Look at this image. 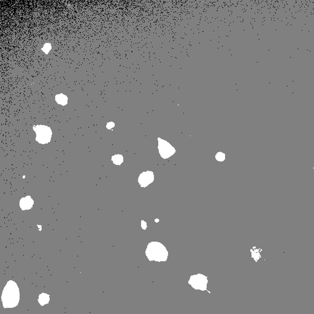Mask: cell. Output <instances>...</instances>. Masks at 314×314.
<instances>
[{"instance_id": "1", "label": "cell", "mask_w": 314, "mask_h": 314, "mask_svg": "<svg viewBox=\"0 0 314 314\" xmlns=\"http://www.w3.org/2000/svg\"><path fill=\"white\" fill-rule=\"evenodd\" d=\"M2 301L5 309H11L17 307L20 301V290L17 283L12 280L9 281L3 288Z\"/></svg>"}, {"instance_id": "2", "label": "cell", "mask_w": 314, "mask_h": 314, "mask_svg": "<svg viewBox=\"0 0 314 314\" xmlns=\"http://www.w3.org/2000/svg\"><path fill=\"white\" fill-rule=\"evenodd\" d=\"M145 255L150 261L165 262L167 260L169 252L160 242L152 241L148 243Z\"/></svg>"}, {"instance_id": "3", "label": "cell", "mask_w": 314, "mask_h": 314, "mask_svg": "<svg viewBox=\"0 0 314 314\" xmlns=\"http://www.w3.org/2000/svg\"><path fill=\"white\" fill-rule=\"evenodd\" d=\"M33 130L36 133L35 140L40 144H49L52 139V131L47 126L36 125L33 126Z\"/></svg>"}, {"instance_id": "4", "label": "cell", "mask_w": 314, "mask_h": 314, "mask_svg": "<svg viewBox=\"0 0 314 314\" xmlns=\"http://www.w3.org/2000/svg\"><path fill=\"white\" fill-rule=\"evenodd\" d=\"M188 283L195 290L203 292L207 291L209 293H211L210 292L207 290V285L209 283L208 277L202 274L198 273L195 275H192L189 278Z\"/></svg>"}, {"instance_id": "5", "label": "cell", "mask_w": 314, "mask_h": 314, "mask_svg": "<svg viewBox=\"0 0 314 314\" xmlns=\"http://www.w3.org/2000/svg\"><path fill=\"white\" fill-rule=\"evenodd\" d=\"M158 149L160 157L164 159L167 160L173 156L176 153V150L169 143L164 139L158 138Z\"/></svg>"}, {"instance_id": "6", "label": "cell", "mask_w": 314, "mask_h": 314, "mask_svg": "<svg viewBox=\"0 0 314 314\" xmlns=\"http://www.w3.org/2000/svg\"><path fill=\"white\" fill-rule=\"evenodd\" d=\"M155 181V174L153 171L147 170L141 172L137 178L138 184L141 188H146Z\"/></svg>"}, {"instance_id": "7", "label": "cell", "mask_w": 314, "mask_h": 314, "mask_svg": "<svg viewBox=\"0 0 314 314\" xmlns=\"http://www.w3.org/2000/svg\"><path fill=\"white\" fill-rule=\"evenodd\" d=\"M34 204V201L30 195L22 197L19 201V206L23 211H28L31 209Z\"/></svg>"}, {"instance_id": "8", "label": "cell", "mask_w": 314, "mask_h": 314, "mask_svg": "<svg viewBox=\"0 0 314 314\" xmlns=\"http://www.w3.org/2000/svg\"><path fill=\"white\" fill-rule=\"evenodd\" d=\"M263 249L261 248H257L256 246H254L250 250V252L251 253L252 258L257 263L261 258V252Z\"/></svg>"}, {"instance_id": "9", "label": "cell", "mask_w": 314, "mask_h": 314, "mask_svg": "<svg viewBox=\"0 0 314 314\" xmlns=\"http://www.w3.org/2000/svg\"><path fill=\"white\" fill-rule=\"evenodd\" d=\"M50 301V296L45 293H42L40 295L38 298V302L41 306L47 304Z\"/></svg>"}, {"instance_id": "10", "label": "cell", "mask_w": 314, "mask_h": 314, "mask_svg": "<svg viewBox=\"0 0 314 314\" xmlns=\"http://www.w3.org/2000/svg\"><path fill=\"white\" fill-rule=\"evenodd\" d=\"M111 160L117 166H120L124 161V157L121 154H116L112 156Z\"/></svg>"}, {"instance_id": "11", "label": "cell", "mask_w": 314, "mask_h": 314, "mask_svg": "<svg viewBox=\"0 0 314 314\" xmlns=\"http://www.w3.org/2000/svg\"><path fill=\"white\" fill-rule=\"evenodd\" d=\"M55 100L58 104H61V105L64 106L67 102V97L63 94H60L57 95L55 96Z\"/></svg>"}, {"instance_id": "12", "label": "cell", "mask_w": 314, "mask_h": 314, "mask_svg": "<svg viewBox=\"0 0 314 314\" xmlns=\"http://www.w3.org/2000/svg\"><path fill=\"white\" fill-rule=\"evenodd\" d=\"M215 158L217 161L223 162L225 160L226 154L222 152H219L215 155Z\"/></svg>"}, {"instance_id": "13", "label": "cell", "mask_w": 314, "mask_h": 314, "mask_svg": "<svg viewBox=\"0 0 314 314\" xmlns=\"http://www.w3.org/2000/svg\"><path fill=\"white\" fill-rule=\"evenodd\" d=\"M51 45L50 44H46L45 46H44V47L42 49L43 51H44L46 54H47L49 53V52L51 50Z\"/></svg>"}, {"instance_id": "14", "label": "cell", "mask_w": 314, "mask_h": 314, "mask_svg": "<svg viewBox=\"0 0 314 314\" xmlns=\"http://www.w3.org/2000/svg\"><path fill=\"white\" fill-rule=\"evenodd\" d=\"M147 223L144 220H142L141 221V228L143 229V230H146L147 228Z\"/></svg>"}, {"instance_id": "15", "label": "cell", "mask_w": 314, "mask_h": 314, "mask_svg": "<svg viewBox=\"0 0 314 314\" xmlns=\"http://www.w3.org/2000/svg\"><path fill=\"white\" fill-rule=\"evenodd\" d=\"M114 126H115V124H114V123H113V122H109V123H108L107 124V125H106V128H107L108 129H112Z\"/></svg>"}, {"instance_id": "16", "label": "cell", "mask_w": 314, "mask_h": 314, "mask_svg": "<svg viewBox=\"0 0 314 314\" xmlns=\"http://www.w3.org/2000/svg\"><path fill=\"white\" fill-rule=\"evenodd\" d=\"M37 227L38 228V230H39L40 231H42V229H43V227H42V225H39V224H38V225H37Z\"/></svg>"}, {"instance_id": "17", "label": "cell", "mask_w": 314, "mask_h": 314, "mask_svg": "<svg viewBox=\"0 0 314 314\" xmlns=\"http://www.w3.org/2000/svg\"><path fill=\"white\" fill-rule=\"evenodd\" d=\"M154 221H155V222L156 223H158L160 222V219H155V220H154Z\"/></svg>"}, {"instance_id": "18", "label": "cell", "mask_w": 314, "mask_h": 314, "mask_svg": "<svg viewBox=\"0 0 314 314\" xmlns=\"http://www.w3.org/2000/svg\"><path fill=\"white\" fill-rule=\"evenodd\" d=\"M22 178H23V179H25V178H26V176H23Z\"/></svg>"}, {"instance_id": "19", "label": "cell", "mask_w": 314, "mask_h": 314, "mask_svg": "<svg viewBox=\"0 0 314 314\" xmlns=\"http://www.w3.org/2000/svg\"><path fill=\"white\" fill-rule=\"evenodd\" d=\"M313 169L314 170V160H313Z\"/></svg>"}]
</instances>
